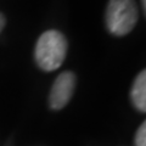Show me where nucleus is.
I'll return each instance as SVG.
<instances>
[{"instance_id":"1","label":"nucleus","mask_w":146,"mask_h":146,"mask_svg":"<svg viewBox=\"0 0 146 146\" xmlns=\"http://www.w3.org/2000/svg\"><path fill=\"white\" fill-rule=\"evenodd\" d=\"M67 42L57 31H48L40 35L35 46V60L44 71H54L66 58Z\"/></svg>"},{"instance_id":"2","label":"nucleus","mask_w":146,"mask_h":146,"mask_svg":"<svg viewBox=\"0 0 146 146\" xmlns=\"http://www.w3.org/2000/svg\"><path fill=\"white\" fill-rule=\"evenodd\" d=\"M134 0H110L106 10V25L112 34L122 36L134 28L138 21Z\"/></svg>"},{"instance_id":"3","label":"nucleus","mask_w":146,"mask_h":146,"mask_svg":"<svg viewBox=\"0 0 146 146\" xmlns=\"http://www.w3.org/2000/svg\"><path fill=\"white\" fill-rule=\"evenodd\" d=\"M76 86V76L72 72H63L57 77L50 91V106L55 110L65 107L72 98Z\"/></svg>"},{"instance_id":"4","label":"nucleus","mask_w":146,"mask_h":146,"mask_svg":"<svg viewBox=\"0 0 146 146\" xmlns=\"http://www.w3.org/2000/svg\"><path fill=\"white\" fill-rule=\"evenodd\" d=\"M131 101L136 110L140 112L146 111V72H140L134 82L131 89Z\"/></svg>"},{"instance_id":"5","label":"nucleus","mask_w":146,"mask_h":146,"mask_svg":"<svg viewBox=\"0 0 146 146\" xmlns=\"http://www.w3.org/2000/svg\"><path fill=\"white\" fill-rule=\"evenodd\" d=\"M135 145L136 146H146V124L145 122L139 127L135 135Z\"/></svg>"},{"instance_id":"6","label":"nucleus","mask_w":146,"mask_h":146,"mask_svg":"<svg viewBox=\"0 0 146 146\" xmlns=\"http://www.w3.org/2000/svg\"><path fill=\"white\" fill-rule=\"evenodd\" d=\"M4 26H5V18H4V16L0 13V32L3 31Z\"/></svg>"},{"instance_id":"7","label":"nucleus","mask_w":146,"mask_h":146,"mask_svg":"<svg viewBox=\"0 0 146 146\" xmlns=\"http://www.w3.org/2000/svg\"><path fill=\"white\" fill-rule=\"evenodd\" d=\"M143 5H144V9H145V5H146V0H143Z\"/></svg>"}]
</instances>
